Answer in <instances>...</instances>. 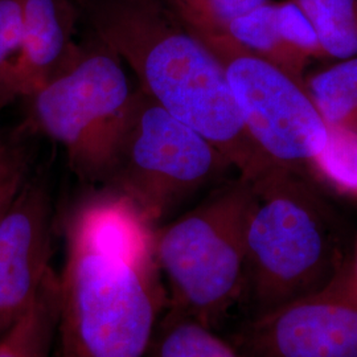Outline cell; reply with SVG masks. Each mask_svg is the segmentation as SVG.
Returning <instances> with one entry per match:
<instances>
[{
  "mask_svg": "<svg viewBox=\"0 0 357 357\" xmlns=\"http://www.w3.org/2000/svg\"><path fill=\"white\" fill-rule=\"evenodd\" d=\"M156 229L107 187L72 209L59 274L56 357H144L168 307Z\"/></svg>",
  "mask_w": 357,
  "mask_h": 357,
  "instance_id": "obj_1",
  "label": "cell"
},
{
  "mask_svg": "<svg viewBox=\"0 0 357 357\" xmlns=\"http://www.w3.org/2000/svg\"><path fill=\"white\" fill-rule=\"evenodd\" d=\"M81 13L138 89L209 142L252 184L274 167L243 126L215 53L162 0H82Z\"/></svg>",
  "mask_w": 357,
  "mask_h": 357,
  "instance_id": "obj_2",
  "label": "cell"
},
{
  "mask_svg": "<svg viewBox=\"0 0 357 357\" xmlns=\"http://www.w3.org/2000/svg\"><path fill=\"white\" fill-rule=\"evenodd\" d=\"M253 187L245 291L262 314L326 286L351 255L343 218L312 180L273 168Z\"/></svg>",
  "mask_w": 357,
  "mask_h": 357,
  "instance_id": "obj_3",
  "label": "cell"
},
{
  "mask_svg": "<svg viewBox=\"0 0 357 357\" xmlns=\"http://www.w3.org/2000/svg\"><path fill=\"white\" fill-rule=\"evenodd\" d=\"M257 203L238 178L185 215L158 227L155 257L168 307L213 328L245 293L246 233Z\"/></svg>",
  "mask_w": 357,
  "mask_h": 357,
  "instance_id": "obj_4",
  "label": "cell"
},
{
  "mask_svg": "<svg viewBox=\"0 0 357 357\" xmlns=\"http://www.w3.org/2000/svg\"><path fill=\"white\" fill-rule=\"evenodd\" d=\"M135 90L123 63L94 38L29 101V126L64 147L77 176L101 183Z\"/></svg>",
  "mask_w": 357,
  "mask_h": 357,
  "instance_id": "obj_5",
  "label": "cell"
},
{
  "mask_svg": "<svg viewBox=\"0 0 357 357\" xmlns=\"http://www.w3.org/2000/svg\"><path fill=\"white\" fill-rule=\"evenodd\" d=\"M228 167L199 132L137 88L102 187L126 196L159 227Z\"/></svg>",
  "mask_w": 357,
  "mask_h": 357,
  "instance_id": "obj_6",
  "label": "cell"
},
{
  "mask_svg": "<svg viewBox=\"0 0 357 357\" xmlns=\"http://www.w3.org/2000/svg\"><path fill=\"white\" fill-rule=\"evenodd\" d=\"M193 35L222 65L243 126L268 163L314 181L330 128L308 96L305 81L245 50L225 33Z\"/></svg>",
  "mask_w": 357,
  "mask_h": 357,
  "instance_id": "obj_7",
  "label": "cell"
},
{
  "mask_svg": "<svg viewBox=\"0 0 357 357\" xmlns=\"http://www.w3.org/2000/svg\"><path fill=\"white\" fill-rule=\"evenodd\" d=\"M238 344L245 357H357V294L343 268L318 290L257 314Z\"/></svg>",
  "mask_w": 357,
  "mask_h": 357,
  "instance_id": "obj_8",
  "label": "cell"
},
{
  "mask_svg": "<svg viewBox=\"0 0 357 357\" xmlns=\"http://www.w3.org/2000/svg\"><path fill=\"white\" fill-rule=\"evenodd\" d=\"M48 185L29 178L0 222V337L35 301L53 268Z\"/></svg>",
  "mask_w": 357,
  "mask_h": 357,
  "instance_id": "obj_9",
  "label": "cell"
},
{
  "mask_svg": "<svg viewBox=\"0 0 357 357\" xmlns=\"http://www.w3.org/2000/svg\"><path fill=\"white\" fill-rule=\"evenodd\" d=\"M23 54L20 97L28 98L69 64L78 51L75 41L81 13L78 0H20Z\"/></svg>",
  "mask_w": 357,
  "mask_h": 357,
  "instance_id": "obj_10",
  "label": "cell"
},
{
  "mask_svg": "<svg viewBox=\"0 0 357 357\" xmlns=\"http://www.w3.org/2000/svg\"><path fill=\"white\" fill-rule=\"evenodd\" d=\"M227 36L257 56L305 81L303 70L310 60L294 51L282 31L278 1L268 0L230 23Z\"/></svg>",
  "mask_w": 357,
  "mask_h": 357,
  "instance_id": "obj_11",
  "label": "cell"
},
{
  "mask_svg": "<svg viewBox=\"0 0 357 357\" xmlns=\"http://www.w3.org/2000/svg\"><path fill=\"white\" fill-rule=\"evenodd\" d=\"M59 321V274L52 270L26 314L0 337V357H53Z\"/></svg>",
  "mask_w": 357,
  "mask_h": 357,
  "instance_id": "obj_12",
  "label": "cell"
},
{
  "mask_svg": "<svg viewBox=\"0 0 357 357\" xmlns=\"http://www.w3.org/2000/svg\"><path fill=\"white\" fill-rule=\"evenodd\" d=\"M144 357H245L212 328L169 307L160 317Z\"/></svg>",
  "mask_w": 357,
  "mask_h": 357,
  "instance_id": "obj_13",
  "label": "cell"
},
{
  "mask_svg": "<svg viewBox=\"0 0 357 357\" xmlns=\"http://www.w3.org/2000/svg\"><path fill=\"white\" fill-rule=\"evenodd\" d=\"M305 88L328 128L357 131V56L312 73Z\"/></svg>",
  "mask_w": 357,
  "mask_h": 357,
  "instance_id": "obj_14",
  "label": "cell"
},
{
  "mask_svg": "<svg viewBox=\"0 0 357 357\" xmlns=\"http://www.w3.org/2000/svg\"><path fill=\"white\" fill-rule=\"evenodd\" d=\"M315 31L323 60L357 56V0H293Z\"/></svg>",
  "mask_w": 357,
  "mask_h": 357,
  "instance_id": "obj_15",
  "label": "cell"
},
{
  "mask_svg": "<svg viewBox=\"0 0 357 357\" xmlns=\"http://www.w3.org/2000/svg\"><path fill=\"white\" fill-rule=\"evenodd\" d=\"M314 181L357 199V131L330 128L327 144L317 160Z\"/></svg>",
  "mask_w": 357,
  "mask_h": 357,
  "instance_id": "obj_16",
  "label": "cell"
},
{
  "mask_svg": "<svg viewBox=\"0 0 357 357\" xmlns=\"http://www.w3.org/2000/svg\"><path fill=\"white\" fill-rule=\"evenodd\" d=\"M193 33H222L233 20L268 0H162Z\"/></svg>",
  "mask_w": 357,
  "mask_h": 357,
  "instance_id": "obj_17",
  "label": "cell"
},
{
  "mask_svg": "<svg viewBox=\"0 0 357 357\" xmlns=\"http://www.w3.org/2000/svg\"><path fill=\"white\" fill-rule=\"evenodd\" d=\"M22 54V3L20 0H0V109L20 97Z\"/></svg>",
  "mask_w": 357,
  "mask_h": 357,
  "instance_id": "obj_18",
  "label": "cell"
},
{
  "mask_svg": "<svg viewBox=\"0 0 357 357\" xmlns=\"http://www.w3.org/2000/svg\"><path fill=\"white\" fill-rule=\"evenodd\" d=\"M32 153L26 132H0V222L29 178Z\"/></svg>",
  "mask_w": 357,
  "mask_h": 357,
  "instance_id": "obj_19",
  "label": "cell"
},
{
  "mask_svg": "<svg viewBox=\"0 0 357 357\" xmlns=\"http://www.w3.org/2000/svg\"><path fill=\"white\" fill-rule=\"evenodd\" d=\"M345 280L348 284L352 287V290L357 294V238L355 243V249L352 255H349L344 268H343Z\"/></svg>",
  "mask_w": 357,
  "mask_h": 357,
  "instance_id": "obj_20",
  "label": "cell"
},
{
  "mask_svg": "<svg viewBox=\"0 0 357 357\" xmlns=\"http://www.w3.org/2000/svg\"><path fill=\"white\" fill-rule=\"evenodd\" d=\"M78 1H79V3H81V1H82V0H78Z\"/></svg>",
  "mask_w": 357,
  "mask_h": 357,
  "instance_id": "obj_21",
  "label": "cell"
}]
</instances>
